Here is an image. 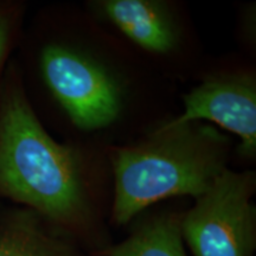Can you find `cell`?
<instances>
[{
    "label": "cell",
    "instance_id": "obj_1",
    "mask_svg": "<svg viewBox=\"0 0 256 256\" xmlns=\"http://www.w3.org/2000/svg\"><path fill=\"white\" fill-rule=\"evenodd\" d=\"M228 142L197 121L156 128L136 146L114 148L115 196L112 217L124 226L156 202L203 194L226 170Z\"/></svg>",
    "mask_w": 256,
    "mask_h": 256
},
{
    "label": "cell",
    "instance_id": "obj_2",
    "mask_svg": "<svg viewBox=\"0 0 256 256\" xmlns=\"http://www.w3.org/2000/svg\"><path fill=\"white\" fill-rule=\"evenodd\" d=\"M0 192L69 229L88 216L78 156L46 132L18 89L0 107Z\"/></svg>",
    "mask_w": 256,
    "mask_h": 256
},
{
    "label": "cell",
    "instance_id": "obj_3",
    "mask_svg": "<svg viewBox=\"0 0 256 256\" xmlns=\"http://www.w3.org/2000/svg\"><path fill=\"white\" fill-rule=\"evenodd\" d=\"M255 174L224 170L182 215V236L194 256H252Z\"/></svg>",
    "mask_w": 256,
    "mask_h": 256
},
{
    "label": "cell",
    "instance_id": "obj_4",
    "mask_svg": "<svg viewBox=\"0 0 256 256\" xmlns=\"http://www.w3.org/2000/svg\"><path fill=\"white\" fill-rule=\"evenodd\" d=\"M42 70L52 95L80 130H101L119 116L121 89L95 60L64 46H48Z\"/></svg>",
    "mask_w": 256,
    "mask_h": 256
},
{
    "label": "cell",
    "instance_id": "obj_5",
    "mask_svg": "<svg viewBox=\"0 0 256 256\" xmlns=\"http://www.w3.org/2000/svg\"><path fill=\"white\" fill-rule=\"evenodd\" d=\"M210 120L241 139V153L256 152V83L250 74L211 76L184 96V112L166 126Z\"/></svg>",
    "mask_w": 256,
    "mask_h": 256
},
{
    "label": "cell",
    "instance_id": "obj_6",
    "mask_svg": "<svg viewBox=\"0 0 256 256\" xmlns=\"http://www.w3.org/2000/svg\"><path fill=\"white\" fill-rule=\"evenodd\" d=\"M101 12L127 38L142 49L168 54L177 44L178 34L166 8L150 0H106Z\"/></svg>",
    "mask_w": 256,
    "mask_h": 256
},
{
    "label": "cell",
    "instance_id": "obj_7",
    "mask_svg": "<svg viewBox=\"0 0 256 256\" xmlns=\"http://www.w3.org/2000/svg\"><path fill=\"white\" fill-rule=\"evenodd\" d=\"M182 215L160 214L146 220L119 244L102 249L98 256H186L180 228Z\"/></svg>",
    "mask_w": 256,
    "mask_h": 256
},
{
    "label": "cell",
    "instance_id": "obj_8",
    "mask_svg": "<svg viewBox=\"0 0 256 256\" xmlns=\"http://www.w3.org/2000/svg\"><path fill=\"white\" fill-rule=\"evenodd\" d=\"M0 256H75L68 246L48 235L31 218L0 228Z\"/></svg>",
    "mask_w": 256,
    "mask_h": 256
},
{
    "label": "cell",
    "instance_id": "obj_9",
    "mask_svg": "<svg viewBox=\"0 0 256 256\" xmlns=\"http://www.w3.org/2000/svg\"><path fill=\"white\" fill-rule=\"evenodd\" d=\"M8 40V24L4 17L0 16V64H2V57L5 55L6 46Z\"/></svg>",
    "mask_w": 256,
    "mask_h": 256
}]
</instances>
